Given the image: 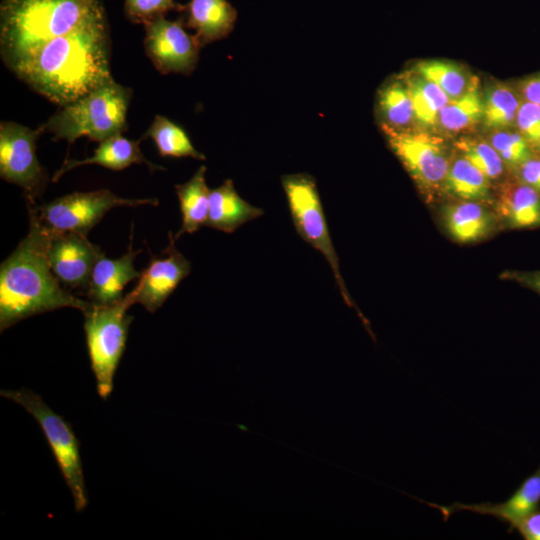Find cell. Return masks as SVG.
<instances>
[{"label":"cell","instance_id":"cell-1","mask_svg":"<svg viewBox=\"0 0 540 540\" xmlns=\"http://www.w3.org/2000/svg\"><path fill=\"white\" fill-rule=\"evenodd\" d=\"M105 14L56 37L11 71L34 91L60 106L112 79Z\"/></svg>","mask_w":540,"mask_h":540},{"label":"cell","instance_id":"cell-2","mask_svg":"<svg viewBox=\"0 0 540 540\" xmlns=\"http://www.w3.org/2000/svg\"><path fill=\"white\" fill-rule=\"evenodd\" d=\"M51 231L29 210V231L0 267L1 332L30 316L63 307L88 311L93 303L60 286L48 259Z\"/></svg>","mask_w":540,"mask_h":540},{"label":"cell","instance_id":"cell-3","mask_svg":"<svg viewBox=\"0 0 540 540\" xmlns=\"http://www.w3.org/2000/svg\"><path fill=\"white\" fill-rule=\"evenodd\" d=\"M104 14L100 0H2V60L12 70L46 42Z\"/></svg>","mask_w":540,"mask_h":540},{"label":"cell","instance_id":"cell-4","mask_svg":"<svg viewBox=\"0 0 540 540\" xmlns=\"http://www.w3.org/2000/svg\"><path fill=\"white\" fill-rule=\"evenodd\" d=\"M132 90L112 78L83 97L61 106L43 125L41 132L69 144L86 136L102 142L126 129V115Z\"/></svg>","mask_w":540,"mask_h":540},{"label":"cell","instance_id":"cell-5","mask_svg":"<svg viewBox=\"0 0 540 540\" xmlns=\"http://www.w3.org/2000/svg\"><path fill=\"white\" fill-rule=\"evenodd\" d=\"M137 303L133 289L122 299L107 305H94L84 314V331L91 369L96 379L98 395L107 399L114 384V376L124 353L128 329L133 317L127 310Z\"/></svg>","mask_w":540,"mask_h":540},{"label":"cell","instance_id":"cell-6","mask_svg":"<svg viewBox=\"0 0 540 540\" xmlns=\"http://www.w3.org/2000/svg\"><path fill=\"white\" fill-rule=\"evenodd\" d=\"M282 187L297 234L329 263L344 302L357 310L368 332L373 335L369 322L352 300L339 269V260L329 234L315 179L306 173L283 175Z\"/></svg>","mask_w":540,"mask_h":540},{"label":"cell","instance_id":"cell-7","mask_svg":"<svg viewBox=\"0 0 540 540\" xmlns=\"http://www.w3.org/2000/svg\"><path fill=\"white\" fill-rule=\"evenodd\" d=\"M0 394L21 405L38 422L72 494L75 510H84L88 504V495L80 444L71 425L30 389L1 390Z\"/></svg>","mask_w":540,"mask_h":540},{"label":"cell","instance_id":"cell-8","mask_svg":"<svg viewBox=\"0 0 540 540\" xmlns=\"http://www.w3.org/2000/svg\"><path fill=\"white\" fill-rule=\"evenodd\" d=\"M158 205L156 198H122L108 189L74 192L43 205H28L40 222L53 232L87 233L110 209L118 206Z\"/></svg>","mask_w":540,"mask_h":540},{"label":"cell","instance_id":"cell-9","mask_svg":"<svg viewBox=\"0 0 540 540\" xmlns=\"http://www.w3.org/2000/svg\"><path fill=\"white\" fill-rule=\"evenodd\" d=\"M382 130L391 150L424 190L443 189L453 158L442 138L409 129Z\"/></svg>","mask_w":540,"mask_h":540},{"label":"cell","instance_id":"cell-10","mask_svg":"<svg viewBox=\"0 0 540 540\" xmlns=\"http://www.w3.org/2000/svg\"><path fill=\"white\" fill-rule=\"evenodd\" d=\"M40 129L2 121L0 124V176L22 188L28 205L45 189L47 174L36 155Z\"/></svg>","mask_w":540,"mask_h":540},{"label":"cell","instance_id":"cell-11","mask_svg":"<svg viewBox=\"0 0 540 540\" xmlns=\"http://www.w3.org/2000/svg\"><path fill=\"white\" fill-rule=\"evenodd\" d=\"M144 27L146 54L161 74L189 75L195 69L201 46L185 31L182 18L171 21L162 16Z\"/></svg>","mask_w":540,"mask_h":540},{"label":"cell","instance_id":"cell-12","mask_svg":"<svg viewBox=\"0 0 540 540\" xmlns=\"http://www.w3.org/2000/svg\"><path fill=\"white\" fill-rule=\"evenodd\" d=\"M103 255L85 235L51 231L47 259L53 274L66 287L86 290L92 269Z\"/></svg>","mask_w":540,"mask_h":540},{"label":"cell","instance_id":"cell-13","mask_svg":"<svg viewBox=\"0 0 540 540\" xmlns=\"http://www.w3.org/2000/svg\"><path fill=\"white\" fill-rule=\"evenodd\" d=\"M421 503L439 510L443 521H448L450 516L461 511H469L475 514L492 516L495 519L508 524V533L523 517L539 508L540 504V465L535 472L525 478L518 488L503 502L464 504L454 502L450 505L429 503L419 498Z\"/></svg>","mask_w":540,"mask_h":540},{"label":"cell","instance_id":"cell-14","mask_svg":"<svg viewBox=\"0 0 540 540\" xmlns=\"http://www.w3.org/2000/svg\"><path fill=\"white\" fill-rule=\"evenodd\" d=\"M165 253V257L153 258L150 261L148 267L141 272L139 282L134 288L137 292V303L142 304L149 312H155L161 307L191 271V263L175 248L171 235Z\"/></svg>","mask_w":540,"mask_h":540},{"label":"cell","instance_id":"cell-15","mask_svg":"<svg viewBox=\"0 0 540 540\" xmlns=\"http://www.w3.org/2000/svg\"><path fill=\"white\" fill-rule=\"evenodd\" d=\"M441 222L450 238L461 244L489 237L500 225L495 212L482 202L456 200L441 211Z\"/></svg>","mask_w":540,"mask_h":540},{"label":"cell","instance_id":"cell-16","mask_svg":"<svg viewBox=\"0 0 540 540\" xmlns=\"http://www.w3.org/2000/svg\"><path fill=\"white\" fill-rule=\"evenodd\" d=\"M141 250L128 251L117 259L101 256L95 263L88 287L86 289L89 301L94 305L114 303L123 296V289L129 282L139 279L141 272L134 266V259Z\"/></svg>","mask_w":540,"mask_h":540},{"label":"cell","instance_id":"cell-17","mask_svg":"<svg viewBox=\"0 0 540 540\" xmlns=\"http://www.w3.org/2000/svg\"><path fill=\"white\" fill-rule=\"evenodd\" d=\"M497 218L509 229L540 227V192L513 177L505 181L496 198Z\"/></svg>","mask_w":540,"mask_h":540},{"label":"cell","instance_id":"cell-18","mask_svg":"<svg viewBox=\"0 0 540 540\" xmlns=\"http://www.w3.org/2000/svg\"><path fill=\"white\" fill-rule=\"evenodd\" d=\"M186 26L195 30L201 48L225 38L233 30L237 11L227 0H190Z\"/></svg>","mask_w":540,"mask_h":540},{"label":"cell","instance_id":"cell-19","mask_svg":"<svg viewBox=\"0 0 540 540\" xmlns=\"http://www.w3.org/2000/svg\"><path fill=\"white\" fill-rule=\"evenodd\" d=\"M261 208L251 205L235 190L233 181L227 179L222 185L210 189L209 212L206 226L233 233L243 224L262 216Z\"/></svg>","mask_w":540,"mask_h":540},{"label":"cell","instance_id":"cell-20","mask_svg":"<svg viewBox=\"0 0 540 540\" xmlns=\"http://www.w3.org/2000/svg\"><path fill=\"white\" fill-rule=\"evenodd\" d=\"M139 144L140 140H130L122 136L121 133L111 136L100 142L91 157L82 160L66 159L55 172L52 180L56 182L71 169L90 164H97L112 170H121L133 163H145L151 170L163 169L146 160L139 148Z\"/></svg>","mask_w":540,"mask_h":540},{"label":"cell","instance_id":"cell-21","mask_svg":"<svg viewBox=\"0 0 540 540\" xmlns=\"http://www.w3.org/2000/svg\"><path fill=\"white\" fill-rule=\"evenodd\" d=\"M206 167L200 166L185 183L175 186L182 214V226L173 237L194 233L206 225L209 212L210 189L206 184Z\"/></svg>","mask_w":540,"mask_h":540},{"label":"cell","instance_id":"cell-22","mask_svg":"<svg viewBox=\"0 0 540 540\" xmlns=\"http://www.w3.org/2000/svg\"><path fill=\"white\" fill-rule=\"evenodd\" d=\"M490 179L462 155L453 158L443 190L457 200L487 204L491 199Z\"/></svg>","mask_w":540,"mask_h":540},{"label":"cell","instance_id":"cell-23","mask_svg":"<svg viewBox=\"0 0 540 540\" xmlns=\"http://www.w3.org/2000/svg\"><path fill=\"white\" fill-rule=\"evenodd\" d=\"M483 116V98L479 80L472 77L467 90L449 100L439 113L437 124L446 131L460 132L475 125Z\"/></svg>","mask_w":540,"mask_h":540},{"label":"cell","instance_id":"cell-24","mask_svg":"<svg viewBox=\"0 0 540 540\" xmlns=\"http://www.w3.org/2000/svg\"><path fill=\"white\" fill-rule=\"evenodd\" d=\"M402 80L410 95L415 119L424 126L436 125L440 111L450 98L438 85L417 71L407 74Z\"/></svg>","mask_w":540,"mask_h":540},{"label":"cell","instance_id":"cell-25","mask_svg":"<svg viewBox=\"0 0 540 540\" xmlns=\"http://www.w3.org/2000/svg\"><path fill=\"white\" fill-rule=\"evenodd\" d=\"M377 109L382 127L407 129L414 116L413 105L403 80L385 83L378 93Z\"/></svg>","mask_w":540,"mask_h":540},{"label":"cell","instance_id":"cell-26","mask_svg":"<svg viewBox=\"0 0 540 540\" xmlns=\"http://www.w3.org/2000/svg\"><path fill=\"white\" fill-rule=\"evenodd\" d=\"M144 137H150L163 157H192L205 160L206 157L193 146L186 132L168 118L156 115Z\"/></svg>","mask_w":540,"mask_h":540},{"label":"cell","instance_id":"cell-27","mask_svg":"<svg viewBox=\"0 0 540 540\" xmlns=\"http://www.w3.org/2000/svg\"><path fill=\"white\" fill-rule=\"evenodd\" d=\"M522 99L518 92L506 85H493L483 99V122L492 129L509 128L515 124Z\"/></svg>","mask_w":540,"mask_h":540},{"label":"cell","instance_id":"cell-28","mask_svg":"<svg viewBox=\"0 0 540 540\" xmlns=\"http://www.w3.org/2000/svg\"><path fill=\"white\" fill-rule=\"evenodd\" d=\"M416 71L438 85L450 100L461 96L472 80L461 67L448 61H422L417 64Z\"/></svg>","mask_w":540,"mask_h":540},{"label":"cell","instance_id":"cell-29","mask_svg":"<svg viewBox=\"0 0 540 540\" xmlns=\"http://www.w3.org/2000/svg\"><path fill=\"white\" fill-rule=\"evenodd\" d=\"M456 147L463 157L490 180H498L504 175L506 164L489 142L462 138L456 143Z\"/></svg>","mask_w":540,"mask_h":540},{"label":"cell","instance_id":"cell-30","mask_svg":"<svg viewBox=\"0 0 540 540\" xmlns=\"http://www.w3.org/2000/svg\"><path fill=\"white\" fill-rule=\"evenodd\" d=\"M506 165L512 169L534 154L533 148L517 131L508 128L496 129L489 141Z\"/></svg>","mask_w":540,"mask_h":540},{"label":"cell","instance_id":"cell-31","mask_svg":"<svg viewBox=\"0 0 540 540\" xmlns=\"http://www.w3.org/2000/svg\"><path fill=\"white\" fill-rule=\"evenodd\" d=\"M183 6L175 0H124V11L133 23H146L165 16L169 11H183Z\"/></svg>","mask_w":540,"mask_h":540},{"label":"cell","instance_id":"cell-32","mask_svg":"<svg viewBox=\"0 0 540 540\" xmlns=\"http://www.w3.org/2000/svg\"><path fill=\"white\" fill-rule=\"evenodd\" d=\"M515 125L535 152H540V105L522 100L518 108Z\"/></svg>","mask_w":540,"mask_h":540},{"label":"cell","instance_id":"cell-33","mask_svg":"<svg viewBox=\"0 0 540 540\" xmlns=\"http://www.w3.org/2000/svg\"><path fill=\"white\" fill-rule=\"evenodd\" d=\"M513 177L540 192V152L514 167Z\"/></svg>","mask_w":540,"mask_h":540},{"label":"cell","instance_id":"cell-34","mask_svg":"<svg viewBox=\"0 0 540 540\" xmlns=\"http://www.w3.org/2000/svg\"><path fill=\"white\" fill-rule=\"evenodd\" d=\"M514 531L525 540H540V509L532 511L517 522L512 529V532Z\"/></svg>","mask_w":540,"mask_h":540},{"label":"cell","instance_id":"cell-35","mask_svg":"<svg viewBox=\"0 0 540 540\" xmlns=\"http://www.w3.org/2000/svg\"><path fill=\"white\" fill-rule=\"evenodd\" d=\"M516 91L522 100L540 105V72L520 80Z\"/></svg>","mask_w":540,"mask_h":540},{"label":"cell","instance_id":"cell-36","mask_svg":"<svg viewBox=\"0 0 540 540\" xmlns=\"http://www.w3.org/2000/svg\"><path fill=\"white\" fill-rule=\"evenodd\" d=\"M504 277L540 294V271H512L505 273Z\"/></svg>","mask_w":540,"mask_h":540}]
</instances>
